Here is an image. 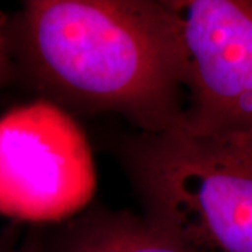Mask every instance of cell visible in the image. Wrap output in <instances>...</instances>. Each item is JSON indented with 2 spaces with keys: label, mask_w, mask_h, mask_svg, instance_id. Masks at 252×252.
<instances>
[{
  "label": "cell",
  "mask_w": 252,
  "mask_h": 252,
  "mask_svg": "<svg viewBox=\"0 0 252 252\" xmlns=\"http://www.w3.org/2000/svg\"><path fill=\"white\" fill-rule=\"evenodd\" d=\"M17 79L73 114L137 132L182 125L185 72L167 0H27L4 23Z\"/></svg>",
  "instance_id": "obj_1"
},
{
  "label": "cell",
  "mask_w": 252,
  "mask_h": 252,
  "mask_svg": "<svg viewBox=\"0 0 252 252\" xmlns=\"http://www.w3.org/2000/svg\"><path fill=\"white\" fill-rule=\"evenodd\" d=\"M118 153L142 215L185 252H252V129L136 132Z\"/></svg>",
  "instance_id": "obj_2"
},
{
  "label": "cell",
  "mask_w": 252,
  "mask_h": 252,
  "mask_svg": "<svg viewBox=\"0 0 252 252\" xmlns=\"http://www.w3.org/2000/svg\"><path fill=\"white\" fill-rule=\"evenodd\" d=\"M97 174L76 119L45 99L0 119V215L21 224L62 223L90 206Z\"/></svg>",
  "instance_id": "obj_3"
},
{
  "label": "cell",
  "mask_w": 252,
  "mask_h": 252,
  "mask_svg": "<svg viewBox=\"0 0 252 252\" xmlns=\"http://www.w3.org/2000/svg\"><path fill=\"white\" fill-rule=\"evenodd\" d=\"M185 72L182 125L252 129V0H167Z\"/></svg>",
  "instance_id": "obj_4"
},
{
  "label": "cell",
  "mask_w": 252,
  "mask_h": 252,
  "mask_svg": "<svg viewBox=\"0 0 252 252\" xmlns=\"http://www.w3.org/2000/svg\"><path fill=\"white\" fill-rule=\"evenodd\" d=\"M45 252H185L142 213L89 206L62 223L44 225Z\"/></svg>",
  "instance_id": "obj_5"
},
{
  "label": "cell",
  "mask_w": 252,
  "mask_h": 252,
  "mask_svg": "<svg viewBox=\"0 0 252 252\" xmlns=\"http://www.w3.org/2000/svg\"><path fill=\"white\" fill-rule=\"evenodd\" d=\"M0 252H45L44 225L26 224L21 235L11 228L0 231Z\"/></svg>",
  "instance_id": "obj_6"
},
{
  "label": "cell",
  "mask_w": 252,
  "mask_h": 252,
  "mask_svg": "<svg viewBox=\"0 0 252 252\" xmlns=\"http://www.w3.org/2000/svg\"><path fill=\"white\" fill-rule=\"evenodd\" d=\"M17 79L4 23H0V89Z\"/></svg>",
  "instance_id": "obj_7"
}]
</instances>
